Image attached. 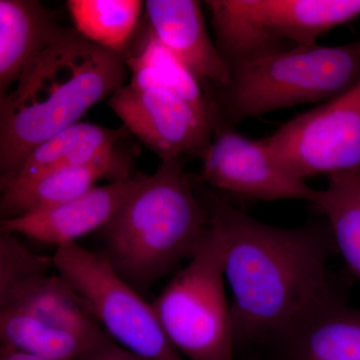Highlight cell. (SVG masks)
I'll return each mask as SVG.
<instances>
[{"instance_id":"1","label":"cell","mask_w":360,"mask_h":360,"mask_svg":"<svg viewBox=\"0 0 360 360\" xmlns=\"http://www.w3.org/2000/svg\"><path fill=\"white\" fill-rule=\"evenodd\" d=\"M195 187L210 222L224 236L236 347H274L310 305L335 290L328 262L338 251L328 222L274 226L241 212L212 189Z\"/></svg>"},{"instance_id":"2","label":"cell","mask_w":360,"mask_h":360,"mask_svg":"<svg viewBox=\"0 0 360 360\" xmlns=\"http://www.w3.org/2000/svg\"><path fill=\"white\" fill-rule=\"evenodd\" d=\"M127 70L122 54L66 27L0 97V180L15 174L42 142L110 99L125 85Z\"/></svg>"},{"instance_id":"3","label":"cell","mask_w":360,"mask_h":360,"mask_svg":"<svg viewBox=\"0 0 360 360\" xmlns=\"http://www.w3.org/2000/svg\"><path fill=\"white\" fill-rule=\"evenodd\" d=\"M210 229L195 182L181 158L161 162L103 227V255L135 290L148 291L191 260Z\"/></svg>"},{"instance_id":"4","label":"cell","mask_w":360,"mask_h":360,"mask_svg":"<svg viewBox=\"0 0 360 360\" xmlns=\"http://www.w3.org/2000/svg\"><path fill=\"white\" fill-rule=\"evenodd\" d=\"M221 89L233 122L300 104L331 101L360 80V39L338 46H292L232 63Z\"/></svg>"},{"instance_id":"5","label":"cell","mask_w":360,"mask_h":360,"mask_svg":"<svg viewBox=\"0 0 360 360\" xmlns=\"http://www.w3.org/2000/svg\"><path fill=\"white\" fill-rule=\"evenodd\" d=\"M224 258V236L210 222L196 255L151 304L168 340L189 360H236Z\"/></svg>"},{"instance_id":"6","label":"cell","mask_w":360,"mask_h":360,"mask_svg":"<svg viewBox=\"0 0 360 360\" xmlns=\"http://www.w3.org/2000/svg\"><path fill=\"white\" fill-rule=\"evenodd\" d=\"M217 45L229 65L295 46L360 16V0H212Z\"/></svg>"},{"instance_id":"7","label":"cell","mask_w":360,"mask_h":360,"mask_svg":"<svg viewBox=\"0 0 360 360\" xmlns=\"http://www.w3.org/2000/svg\"><path fill=\"white\" fill-rule=\"evenodd\" d=\"M52 262L120 347L149 360H186L168 340L153 305L115 271L103 253L70 243L56 248Z\"/></svg>"},{"instance_id":"8","label":"cell","mask_w":360,"mask_h":360,"mask_svg":"<svg viewBox=\"0 0 360 360\" xmlns=\"http://www.w3.org/2000/svg\"><path fill=\"white\" fill-rule=\"evenodd\" d=\"M264 139L279 163L300 179L360 172V80Z\"/></svg>"},{"instance_id":"9","label":"cell","mask_w":360,"mask_h":360,"mask_svg":"<svg viewBox=\"0 0 360 360\" xmlns=\"http://www.w3.org/2000/svg\"><path fill=\"white\" fill-rule=\"evenodd\" d=\"M201 160L203 181L220 191L265 201L314 200L316 189L283 167L264 139L221 127Z\"/></svg>"},{"instance_id":"10","label":"cell","mask_w":360,"mask_h":360,"mask_svg":"<svg viewBox=\"0 0 360 360\" xmlns=\"http://www.w3.org/2000/svg\"><path fill=\"white\" fill-rule=\"evenodd\" d=\"M108 103L125 129L161 161L184 155L202 158L217 131L191 104L165 90L125 84Z\"/></svg>"},{"instance_id":"11","label":"cell","mask_w":360,"mask_h":360,"mask_svg":"<svg viewBox=\"0 0 360 360\" xmlns=\"http://www.w3.org/2000/svg\"><path fill=\"white\" fill-rule=\"evenodd\" d=\"M144 174L96 186L89 193L30 214L1 219L0 232L25 236L46 245L75 243L78 238L103 229L141 184Z\"/></svg>"},{"instance_id":"12","label":"cell","mask_w":360,"mask_h":360,"mask_svg":"<svg viewBox=\"0 0 360 360\" xmlns=\"http://www.w3.org/2000/svg\"><path fill=\"white\" fill-rule=\"evenodd\" d=\"M281 360H360V309L329 291L286 329L274 347Z\"/></svg>"},{"instance_id":"13","label":"cell","mask_w":360,"mask_h":360,"mask_svg":"<svg viewBox=\"0 0 360 360\" xmlns=\"http://www.w3.org/2000/svg\"><path fill=\"white\" fill-rule=\"evenodd\" d=\"M146 20L151 32L198 78L201 84L227 86L231 70L212 41L200 1L148 0Z\"/></svg>"},{"instance_id":"14","label":"cell","mask_w":360,"mask_h":360,"mask_svg":"<svg viewBox=\"0 0 360 360\" xmlns=\"http://www.w3.org/2000/svg\"><path fill=\"white\" fill-rule=\"evenodd\" d=\"M131 158L116 148L96 160L61 168L39 179L1 191L0 212L4 219H14L63 205L89 193L98 180L111 182L129 179Z\"/></svg>"},{"instance_id":"15","label":"cell","mask_w":360,"mask_h":360,"mask_svg":"<svg viewBox=\"0 0 360 360\" xmlns=\"http://www.w3.org/2000/svg\"><path fill=\"white\" fill-rule=\"evenodd\" d=\"M65 30L39 0H0V97Z\"/></svg>"},{"instance_id":"16","label":"cell","mask_w":360,"mask_h":360,"mask_svg":"<svg viewBox=\"0 0 360 360\" xmlns=\"http://www.w3.org/2000/svg\"><path fill=\"white\" fill-rule=\"evenodd\" d=\"M122 56L131 71L130 84L169 92L191 104L217 130L222 127L217 106L205 94L203 85L156 39L146 20L139 25Z\"/></svg>"},{"instance_id":"17","label":"cell","mask_w":360,"mask_h":360,"mask_svg":"<svg viewBox=\"0 0 360 360\" xmlns=\"http://www.w3.org/2000/svg\"><path fill=\"white\" fill-rule=\"evenodd\" d=\"M1 309L25 312L54 328L96 342L110 336L84 300L59 274L34 277L0 297Z\"/></svg>"},{"instance_id":"18","label":"cell","mask_w":360,"mask_h":360,"mask_svg":"<svg viewBox=\"0 0 360 360\" xmlns=\"http://www.w3.org/2000/svg\"><path fill=\"white\" fill-rule=\"evenodd\" d=\"M123 132L122 129H106L89 122L71 125L33 149L15 174L0 180L1 191L96 160L116 148Z\"/></svg>"},{"instance_id":"19","label":"cell","mask_w":360,"mask_h":360,"mask_svg":"<svg viewBox=\"0 0 360 360\" xmlns=\"http://www.w3.org/2000/svg\"><path fill=\"white\" fill-rule=\"evenodd\" d=\"M311 203L326 215L336 251L360 283V172L330 175Z\"/></svg>"},{"instance_id":"20","label":"cell","mask_w":360,"mask_h":360,"mask_svg":"<svg viewBox=\"0 0 360 360\" xmlns=\"http://www.w3.org/2000/svg\"><path fill=\"white\" fill-rule=\"evenodd\" d=\"M0 338L2 347L47 360H79L108 338L96 342L11 309L0 310Z\"/></svg>"},{"instance_id":"21","label":"cell","mask_w":360,"mask_h":360,"mask_svg":"<svg viewBox=\"0 0 360 360\" xmlns=\"http://www.w3.org/2000/svg\"><path fill=\"white\" fill-rule=\"evenodd\" d=\"M75 30L99 46L123 54L141 25L144 2L139 0H70Z\"/></svg>"},{"instance_id":"22","label":"cell","mask_w":360,"mask_h":360,"mask_svg":"<svg viewBox=\"0 0 360 360\" xmlns=\"http://www.w3.org/2000/svg\"><path fill=\"white\" fill-rule=\"evenodd\" d=\"M54 269L52 257H42L28 250L16 234L1 232L0 236V297L21 284L49 274Z\"/></svg>"},{"instance_id":"23","label":"cell","mask_w":360,"mask_h":360,"mask_svg":"<svg viewBox=\"0 0 360 360\" xmlns=\"http://www.w3.org/2000/svg\"><path fill=\"white\" fill-rule=\"evenodd\" d=\"M0 360H47L33 355L23 354L6 347H0Z\"/></svg>"},{"instance_id":"24","label":"cell","mask_w":360,"mask_h":360,"mask_svg":"<svg viewBox=\"0 0 360 360\" xmlns=\"http://www.w3.org/2000/svg\"><path fill=\"white\" fill-rule=\"evenodd\" d=\"M248 360H260V359H248Z\"/></svg>"}]
</instances>
